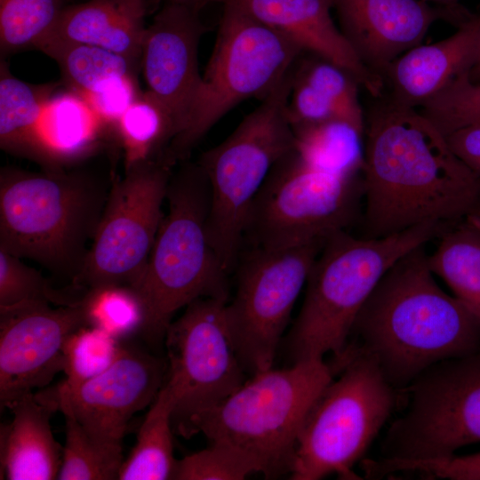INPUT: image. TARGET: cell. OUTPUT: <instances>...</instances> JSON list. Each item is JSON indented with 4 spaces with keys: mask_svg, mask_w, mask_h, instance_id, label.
<instances>
[{
    "mask_svg": "<svg viewBox=\"0 0 480 480\" xmlns=\"http://www.w3.org/2000/svg\"><path fill=\"white\" fill-rule=\"evenodd\" d=\"M362 180L364 237L428 221L454 223L480 208V176L429 118L388 98L365 124Z\"/></svg>",
    "mask_w": 480,
    "mask_h": 480,
    "instance_id": "1",
    "label": "cell"
},
{
    "mask_svg": "<svg viewBox=\"0 0 480 480\" xmlns=\"http://www.w3.org/2000/svg\"><path fill=\"white\" fill-rule=\"evenodd\" d=\"M424 246L388 269L351 332V343L374 358L398 391L431 365L480 346V317L438 286Z\"/></svg>",
    "mask_w": 480,
    "mask_h": 480,
    "instance_id": "2",
    "label": "cell"
},
{
    "mask_svg": "<svg viewBox=\"0 0 480 480\" xmlns=\"http://www.w3.org/2000/svg\"><path fill=\"white\" fill-rule=\"evenodd\" d=\"M112 180L65 168H2L0 250L71 284L84 265Z\"/></svg>",
    "mask_w": 480,
    "mask_h": 480,
    "instance_id": "3",
    "label": "cell"
},
{
    "mask_svg": "<svg viewBox=\"0 0 480 480\" xmlns=\"http://www.w3.org/2000/svg\"><path fill=\"white\" fill-rule=\"evenodd\" d=\"M450 224L428 221L383 237L329 236L307 280L305 299L287 338L292 364L342 354L355 321L388 269L438 237Z\"/></svg>",
    "mask_w": 480,
    "mask_h": 480,
    "instance_id": "4",
    "label": "cell"
},
{
    "mask_svg": "<svg viewBox=\"0 0 480 480\" xmlns=\"http://www.w3.org/2000/svg\"><path fill=\"white\" fill-rule=\"evenodd\" d=\"M167 212L135 289L143 308L140 334L150 344L164 339L175 313L200 298L228 300L229 273L212 246L207 219L210 189L198 164L172 172Z\"/></svg>",
    "mask_w": 480,
    "mask_h": 480,
    "instance_id": "5",
    "label": "cell"
},
{
    "mask_svg": "<svg viewBox=\"0 0 480 480\" xmlns=\"http://www.w3.org/2000/svg\"><path fill=\"white\" fill-rule=\"evenodd\" d=\"M335 375L324 359L256 372L180 435L202 433L211 443L233 445L253 457L267 478L279 476L290 472L305 417Z\"/></svg>",
    "mask_w": 480,
    "mask_h": 480,
    "instance_id": "6",
    "label": "cell"
},
{
    "mask_svg": "<svg viewBox=\"0 0 480 480\" xmlns=\"http://www.w3.org/2000/svg\"><path fill=\"white\" fill-rule=\"evenodd\" d=\"M340 377L324 388L300 429L291 479L318 480L335 473L357 478L363 457L396 404L397 389L372 356L348 343L334 357Z\"/></svg>",
    "mask_w": 480,
    "mask_h": 480,
    "instance_id": "7",
    "label": "cell"
},
{
    "mask_svg": "<svg viewBox=\"0 0 480 480\" xmlns=\"http://www.w3.org/2000/svg\"><path fill=\"white\" fill-rule=\"evenodd\" d=\"M292 84L290 73L197 162L209 183V240L229 274L244 249L245 223L255 196L275 164L294 148L286 115Z\"/></svg>",
    "mask_w": 480,
    "mask_h": 480,
    "instance_id": "8",
    "label": "cell"
},
{
    "mask_svg": "<svg viewBox=\"0 0 480 480\" xmlns=\"http://www.w3.org/2000/svg\"><path fill=\"white\" fill-rule=\"evenodd\" d=\"M214 47L202 75L199 98L187 129L167 156L186 159L208 131L242 101L266 98L304 52L287 37L240 7L223 2Z\"/></svg>",
    "mask_w": 480,
    "mask_h": 480,
    "instance_id": "9",
    "label": "cell"
},
{
    "mask_svg": "<svg viewBox=\"0 0 480 480\" xmlns=\"http://www.w3.org/2000/svg\"><path fill=\"white\" fill-rule=\"evenodd\" d=\"M362 199V174L314 169L293 150L275 164L255 196L244 245L283 250L325 241L358 219Z\"/></svg>",
    "mask_w": 480,
    "mask_h": 480,
    "instance_id": "10",
    "label": "cell"
},
{
    "mask_svg": "<svg viewBox=\"0 0 480 480\" xmlns=\"http://www.w3.org/2000/svg\"><path fill=\"white\" fill-rule=\"evenodd\" d=\"M402 391L405 411L387 431L380 458H443L480 442V346L431 365Z\"/></svg>",
    "mask_w": 480,
    "mask_h": 480,
    "instance_id": "11",
    "label": "cell"
},
{
    "mask_svg": "<svg viewBox=\"0 0 480 480\" xmlns=\"http://www.w3.org/2000/svg\"><path fill=\"white\" fill-rule=\"evenodd\" d=\"M172 165L165 156L135 163L113 177L84 265L71 284L84 291L135 289L147 267L164 215Z\"/></svg>",
    "mask_w": 480,
    "mask_h": 480,
    "instance_id": "12",
    "label": "cell"
},
{
    "mask_svg": "<svg viewBox=\"0 0 480 480\" xmlns=\"http://www.w3.org/2000/svg\"><path fill=\"white\" fill-rule=\"evenodd\" d=\"M324 242L283 250L243 249L226 316L239 360L250 374L273 367L295 301Z\"/></svg>",
    "mask_w": 480,
    "mask_h": 480,
    "instance_id": "13",
    "label": "cell"
},
{
    "mask_svg": "<svg viewBox=\"0 0 480 480\" xmlns=\"http://www.w3.org/2000/svg\"><path fill=\"white\" fill-rule=\"evenodd\" d=\"M228 300L197 299L166 331L163 385L172 397V427L180 435L194 417L218 404L246 380L227 321Z\"/></svg>",
    "mask_w": 480,
    "mask_h": 480,
    "instance_id": "14",
    "label": "cell"
},
{
    "mask_svg": "<svg viewBox=\"0 0 480 480\" xmlns=\"http://www.w3.org/2000/svg\"><path fill=\"white\" fill-rule=\"evenodd\" d=\"M166 372V362L143 349L124 345L103 372L75 388L59 384L36 392L55 412L69 413L94 439L121 444L129 420L150 405Z\"/></svg>",
    "mask_w": 480,
    "mask_h": 480,
    "instance_id": "15",
    "label": "cell"
},
{
    "mask_svg": "<svg viewBox=\"0 0 480 480\" xmlns=\"http://www.w3.org/2000/svg\"><path fill=\"white\" fill-rule=\"evenodd\" d=\"M28 300L0 306V408L14 399L44 388L64 369L68 338L86 326L79 303L54 306Z\"/></svg>",
    "mask_w": 480,
    "mask_h": 480,
    "instance_id": "16",
    "label": "cell"
},
{
    "mask_svg": "<svg viewBox=\"0 0 480 480\" xmlns=\"http://www.w3.org/2000/svg\"><path fill=\"white\" fill-rule=\"evenodd\" d=\"M199 12L167 2L147 27L142 43L140 67L147 92L170 116L174 139L189 124L203 83L198 47L206 29Z\"/></svg>",
    "mask_w": 480,
    "mask_h": 480,
    "instance_id": "17",
    "label": "cell"
},
{
    "mask_svg": "<svg viewBox=\"0 0 480 480\" xmlns=\"http://www.w3.org/2000/svg\"><path fill=\"white\" fill-rule=\"evenodd\" d=\"M340 31L360 60L382 77L387 67L422 43L437 20L472 18L421 0H332Z\"/></svg>",
    "mask_w": 480,
    "mask_h": 480,
    "instance_id": "18",
    "label": "cell"
},
{
    "mask_svg": "<svg viewBox=\"0 0 480 480\" xmlns=\"http://www.w3.org/2000/svg\"><path fill=\"white\" fill-rule=\"evenodd\" d=\"M240 7L308 52L350 72L372 97L385 90L380 76L358 58L331 15L332 0H223ZM221 3V4H222Z\"/></svg>",
    "mask_w": 480,
    "mask_h": 480,
    "instance_id": "19",
    "label": "cell"
},
{
    "mask_svg": "<svg viewBox=\"0 0 480 480\" xmlns=\"http://www.w3.org/2000/svg\"><path fill=\"white\" fill-rule=\"evenodd\" d=\"M479 28L480 16L472 17L447 38L420 44L396 58L382 74L388 98L405 107L420 108L458 76L469 72Z\"/></svg>",
    "mask_w": 480,
    "mask_h": 480,
    "instance_id": "20",
    "label": "cell"
},
{
    "mask_svg": "<svg viewBox=\"0 0 480 480\" xmlns=\"http://www.w3.org/2000/svg\"><path fill=\"white\" fill-rule=\"evenodd\" d=\"M6 408L12 420L0 428V479H57L63 447L50 423L56 412L34 392L19 396Z\"/></svg>",
    "mask_w": 480,
    "mask_h": 480,
    "instance_id": "21",
    "label": "cell"
},
{
    "mask_svg": "<svg viewBox=\"0 0 480 480\" xmlns=\"http://www.w3.org/2000/svg\"><path fill=\"white\" fill-rule=\"evenodd\" d=\"M150 6V0H89L68 4L43 38L99 46L140 64L145 18Z\"/></svg>",
    "mask_w": 480,
    "mask_h": 480,
    "instance_id": "22",
    "label": "cell"
},
{
    "mask_svg": "<svg viewBox=\"0 0 480 480\" xmlns=\"http://www.w3.org/2000/svg\"><path fill=\"white\" fill-rule=\"evenodd\" d=\"M110 127L77 92L52 94L36 133L34 161L44 169H62L94 155Z\"/></svg>",
    "mask_w": 480,
    "mask_h": 480,
    "instance_id": "23",
    "label": "cell"
},
{
    "mask_svg": "<svg viewBox=\"0 0 480 480\" xmlns=\"http://www.w3.org/2000/svg\"><path fill=\"white\" fill-rule=\"evenodd\" d=\"M428 255L431 272L480 317V219L474 214L451 224Z\"/></svg>",
    "mask_w": 480,
    "mask_h": 480,
    "instance_id": "24",
    "label": "cell"
},
{
    "mask_svg": "<svg viewBox=\"0 0 480 480\" xmlns=\"http://www.w3.org/2000/svg\"><path fill=\"white\" fill-rule=\"evenodd\" d=\"M292 128L293 150L306 164L340 176L362 174L365 130L341 118Z\"/></svg>",
    "mask_w": 480,
    "mask_h": 480,
    "instance_id": "25",
    "label": "cell"
},
{
    "mask_svg": "<svg viewBox=\"0 0 480 480\" xmlns=\"http://www.w3.org/2000/svg\"><path fill=\"white\" fill-rule=\"evenodd\" d=\"M172 412V397L162 385L122 463L119 480L173 479L178 460L173 456Z\"/></svg>",
    "mask_w": 480,
    "mask_h": 480,
    "instance_id": "26",
    "label": "cell"
},
{
    "mask_svg": "<svg viewBox=\"0 0 480 480\" xmlns=\"http://www.w3.org/2000/svg\"><path fill=\"white\" fill-rule=\"evenodd\" d=\"M52 87L34 86L0 68V147L33 160L37 124Z\"/></svg>",
    "mask_w": 480,
    "mask_h": 480,
    "instance_id": "27",
    "label": "cell"
},
{
    "mask_svg": "<svg viewBox=\"0 0 480 480\" xmlns=\"http://www.w3.org/2000/svg\"><path fill=\"white\" fill-rule=\"evenodd\" d=\"M34 48L58 63L70 90L80 95L111 78L135 75L138 64L114 52L84 43L43 38Z\"/></svg>",
    "mask_w": 480,
    "mask_h": 480,
    "instance_id": "28",
    "label": "cell"
},
{
    "mask_svg": "<svg viewBox=\"0 0 480 480\" xmlns=\"http://www.w3.org/2000/svg\"><path fill=\"white\" fill-rule=\"evenodd\" d=\"M114 129L124 151V168L166 156L176 136L170 116L147 91L130 106Z\"/></svg>",
    "mask_w": 480,
    "mask_h": 480,
    "instance_id": "29",
    "label": "cell"
},
{
    "mask_svg": "<svg viewBox=\"0 0 480 480\" xmlns=\"http://www.w3.org/2000/svg\"><path fill=\"white\" fill-rule=\"evenodd\" d=\"M65 417L66 438L59 480H113L124 460L121 444L92 437L69 413Z\"/></svg>",
    "mask_w": 480,
    "mask_h": 480,
    "instance_id": "30",
    "label": "cell"
},
{
    "mask_svg": "<svg viewBox=\"0 0 480 480\" xmlns=\"http://www.w3.org/2000/svg\"><path fill=\"white\" fill-rule=\"evenodd\" d=\"M69 1L0 0L1 54L34 48L50 32Z\"/></svg>",
    "mask_w": 480,
    "mask_h": 480,
    "instance_id": "31",
    "label": "cell"
},
{
    "mask_svg": "<svg viewBox=\"0 0 480 480\" xmlns=\"http://www.w3.org/2000/svg\"><path fill=\"white\" fill-rule=\"evenodd\" d=\"M124 345L105 331L83 326L75 331L63 348L66 378L59 383L75 388L106 371L119 356Z\"/></svg>",
    "mask_w": 480,
    "mask_h": 480,
    "instance_id": "32",
    "label": "cell"
},
{
    "mask_svg": "<svg viewBox=\"0 0 480 480\" xmlns=\"http://www.w3.org/2000/svg\"><path fill=\"white\" fill-rule=\"evenodd\" d=\"M87 324L122 340L140 332L143 308L135 291L127 286L86 290L81 300Z\"/></svg>",
    "mask_w": 480,
    "mask_h": 480,
    "instance_id": "33",
    "label": "cell"
},
{
    "mask_svg": "<svg viewBox=\"0 0 480 480\" xmlns=\"http://www.w3.org/2000/svg\"><path fill=\"white\" fill-rule=\"evenodd\" d=\"M84 292L72 284L63 289L54 287L40 271L0 250V306L28 300L71 306L79 303Z\"/></svg>",
    "mask_w": 480,
    "mask_h": 480,
    "instance_id": "34",
    "label": "cell"
},
{
    "mask_svg": "<svg viewBox=\"0 0 480 480\" xmlns=\"http://www.w3.org/2000/svg\"><path fill=\"white\" fill-rule=\"evenodd\" d=\"M295 65L294 74L320 92L340 116L365 130L358 98L359 82L342 67L314 55Z\"/></svg>",
    "mask_w": 480,
    "mask_h": 480,
    "instance_id": "35",
    "label": "cell"
},
{
    "mask_svg": "<svg viewBox=\"0 0 480 480\" xmlns=\"http://www.w3.org/2000/svg\"><path fill=\"white\" fill-rule=\"evenodd\" d=\"M261 473L259 462L244 451L224 443L177 460L174 480H242Z\"/></svg>",
    "mask_w": 480,
    "mask_h": 480,
    "instance_id": "36",
    "label": "cell"
},
{
    "mask_svg": "<svg viewBox=\"0 0 480 480\" xmlns=\"http://www.w3.org/2000/svg\"><path fill=\"white\" fill-rule=\"evenodd\" d=\"M420 111L446 136L466 125L480 122V82L466 72L441 93L424 104Z\"/></svg>",
    "mask_w": 480,
    "mask_h": 480,
    "instance_id": "37",
    "label": "cell"
},
{
    "mask_svg": "<svg viewBox=\"0 0 480 480\" xmlns=\"http://www.w3.org/2000/svg\"><path fill=\"white\" fill-rule=\"evenodd\" d=\"M380 471L384 476L397 472H420L431 478L480 480V452L427 460H382Z\"/></svg>",
    "mask_w": 480,
    "mask_h": 480,
    "instance_id": "38",
    "label": "cell"
},
{
    "mask_svg": "<svg viewBox=\"0 0 480 480\" xmlns=\"http://www.w3.org/2000/svg\"><path fill=\"white\" fill-rule=\"evenodd\" d=\"M140 95L135 75H125L111 78L81 96L105 124L114 128Z\"/></svg>",
    "mask_w": 480,
    "mask_h": 480,
    "instance_id": "39",
    "label": "cell"
},
{
    "mask_svg": "<svg viewBox=\"0 0 480 480\" xmlns=\"http://www.w3.org/2000/svg\"><path fill=\"white\" fill-rule=\"evenodd\" d=\"M286 115L292 127L343 119L335 107L316 88L298 77L294 70Z\"/></svg>",
    "mask_w": 480,
    "mask_h": 480,
    "instance_id": "40",
    "label": "cell"
},
{
    "mask_svg": "<svg viewBox=\"0 0 480 480\" xmlns=\"http://www.w3.org/2000/svg\"><path fill=\"white\" fill-rule=\"evenodd\" d=\"M446 139L455 155L480 176V122L455 130Z\"/></svg>",
    "mask_w": 480,
    "mask_h": 480,
    "instance_id": "41",
    "label": "cell"
},
{
    "mask_svg": "<svg viewBox=\"0 0 480 480\" xmlns=\"http://www.w3.org/2000/svg\"><path fill=\"white\" fill-rule=\"evenodd\" d=\"M428 4H434L437 6H442L448 10H451L454 12L462 14V15H470V13L464 10L459 4L458 0H421Z\"/></svg>",
    "mask_w": 480,
    "mask_h": 480,
    "instance_id": "42",
    "label": "cell"
},
{
    "mask_svg": "<svg viewBox=\"0 0 480 480\" xmlns=\"http://www.w3.org/2000/svg\"><path fill=\"white\" fill-rule=\"evenodd\" d=\"M468 77L474 82H480V28L473 64L468 72Z\"/></svg>",
    "mask_w": 480,
    "mask_h": 480,
    "instance_id": "43",
    "label": "cell"
},
{
    "mask_svg": "<svg viewBox=\"0 0 480 480\" xmlns=\"http://www.w3.org/2000/svg\"><path fill=\"white\" fill-rule=\"evenodd\" d=\"M223 0H168V2L181 4L200 12L203 8L212 3H222Z\"/></svg>",
    "mask_w": 480,
    "mask_h": 480,
    "instance_id": "44",
    "label": "cell"
},
{
    "mask_svg": "<svg viewBox=\"0 0 480 480\" xmlns=\"http://www.w3.org/2000/svg\"><path fill=\"white\" fill-rule=\"evenodd\" d=\"M475 216H476L478 219H480V208H478L475 212H473Z\"/></svg>",
    "mask_w": 480,
    "mask_h": 480,
    "instance_id": "45",
    "label": "cell"
}]
</instances>
